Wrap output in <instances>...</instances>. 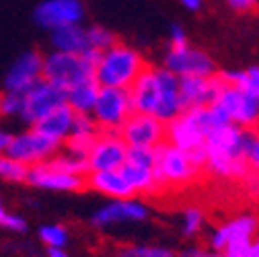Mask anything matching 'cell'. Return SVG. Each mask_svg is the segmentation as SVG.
Returning a JSON list of instances; mask_svg holds the SVG:
<instances>
[{
	"instance_id": "1",
	"label": "cell",
	"mask_w": 259,
	"mask_h": 257,
	"mask_svg": "<svg viewBox=\"0 0 259 257\" xmlns=\"http://www.w3.org/2000/svg\"><path fill=\"white\" fill-rule=\"evenodd\" d=\"M229 123L212 105L208 107H187L181 115L167 123L165 140L185 152L204 146L208 134L218 125Z\"/></svg>"
},
{
	"instance_id": "2",
	"label": "cell",
	"mask_w": 259,
	"mask_h": 257,
	"mask_svg": "<svg viewBox=\"0 0 259 257\" xmlns=\"http://www.w3.org/2000/svg\"><path fill=\"white\" fill-rule=\"evenodd\" d=\"M146 68L142 56L125 44H115L101 52L95 64V80L99 87L109 89H130L136 76Z\"/></svg>"
},
{
	"instance_id": "3",
	"label": "cell",
	"mask_w": 259,
	"mask_h": 257,
	"mask_svg": "<svg viewBox=\"0 0 259 257\" xmlns=\"http://www.w3.org/2000/svg\"><path fill=\"white\" fill-rule=\"evenodd\" d=\"M101 52L87 50L82 54H66V52H48L44 56V78L56 87L70 89L76 82L87 78H95V64Z\"/></svg>"
},
{
	"instance_id": "4",
	"label": "cell",
	"mask_w": 259,
	"mask_h": 257,
	"mask_svg": "<svg viewBox=\"0 0 259 257\" xmlns=\"http://www.w3.org/2000/svg\"><path fill=\"white\" fill-rule=\"evenodd\" d=\"M200 167L191 163V158L185 150L169 144L167 140L154 146V183L158 187V194L165 187H181L191 183L200 175Z\"/></svg>"
},
{
	"instance_id": "5",
	"label": "cell",
	"mask_w": 259,
	"mask_h": 257,
	"mask_svg": "<svg viewBox=\"0 0 259 257\" xmlns=\"http://www.w3.org/2000/svg\"><path fill=\"white\" fill-rule=\"evenodd\" d=\"M60 148H62L60 142H56L50 136H46L44 132H39L35 125H25L23 130L13 132L11 142L5 152L9 156H13L15 160H19V163L33 167V165H39L44 160L52 158Z\"/></svg>"
},
{
	"instance_id": "6",
	"label": "cell",
	"mask_w": 259,
	"mask_h": 257,
	"mask_svg": "<svg viewBox=\"0 0 259 257\" xmlns=\"http://www.w3.org/2000/svg\"><path fill=\"white\" fill-rule=\"evenodd\" d=\"M132 103H130L127 89H109L101 87L97 95L95 107L91 117L95 119L101 132H119L123 121L132 115Z\"/></svg>"
},
{
	"instance_id": "7",
	"label": "cell",
	"mask_w": 259,
	"mask_h": 257,
	"mask_svg": "<svg viewBox=\"0 0 259 257\" xmlns=\"http://www.w3.org/2000/svg\"><path fill=\"white\" fill-rule=\"evenodd\" d=\"M62 105H66V89L56 87L50 80L41 78L23 95L19 121L23 125H35L41 117H46Z\"/></svg>"
},
{
	"instance_id": "8",
	"label": "cell",
	"mask_w": 259,
	"mask_h": 257,
	"mask_svg": "<svg viewBox=\"0 0 259 257\" xmlns=\"http://www.w3.org/2000/svg\"><path fill=\"white\" fill-rule=\"evenodd\" d=\"M212 107L229 123H237L241 127H247V130L259 123V99L251 97L249 93L239 87L224 84Z\"/></svg>"
},
{
	"instance_id": "9",
	"label": "cell",
	"mask_w": 259,
	"mask_h": 257,
	"mask_svg": "<svg viewBox=\"0 0 259 257\" xmlns=\"http://www.w3.org/2000/svg\"><path fill=\"white\" fill-rule=\"evenodd\" d=\"M167 123L146 113H132L119 127V136L130 148H154L165 142Z\"/></svg>"
},
{
	"instance_id": "10",
	"label": "cell",
	"mask_w": 259,
	"mask_h": 257,
	"mask_svg": "<svg viewBox=\"0 0 259 257\" xmlns=\"http://www.w3.org/2000/svg\"><path fill=\"white\" fill-rule=\"evenodd\" d=\"M125 156H127V144L121 140L119 132H99L87 156L89 173L117 171L125 163Z\"/></svg>"
},
{
	"instance_id": "11",
	"label": "cell",
	"mask_w": 259,
	"mask_h": 257,
	"mask_svg": "<svg viewBox=\"0 0 259 257\" xmlns=\"http://www.w3.org/2000/svg\"><path fill=\"white\" fill-rule=\"evenodd\" d=\"M41 78H44V54L29 50L21 54L9 66L7 76H5V91L25 95Z\"/></svg>"
},
{
	"instance_id": "12",
	"label": "cell",
	"mask_w": 259,
	"mask_h": 257,
	"mask_svg": "<svg viewBox=\"0 0 259 257\" xmlns=\"http://www.w3.org/2000/svg\"><path fill=\"white\" fill-rule=\"evenodd\" d=\"M165 68L173 72L175 76H212L216 74V64L214 60L198 50V48H179V50H169L165 56Z\"/></svg>"
},
{
	"instance_id": "13",
	"label": "cell",
	"mask_w": 259,
	"mask_h": 257,
	"mask_svg": "<svg viewBox=\"0 0 259 257\" xmlns=\"http://www.w3.org/2000/svg\"><path fill=\"white\" fill-rule=\"evenodd\" d=\"M84 9L80 0H44L33 13L35 23L46 31H54L68 25H80Z\"/></svg>"
},
{
	"instance_id": "14",
	"label": "cell",
	"mask_w": 259,
	"mask_h": 257,
	"mask_svg": "<svg viewBox=\"0 0 259 257\" xmlns=\"http://www.w3.org/2000/svg\"><path fill=\"white\" fill-rule=\"evenodd\" d=\"M27 183L33 185L37 189H46V191H80L87 187V177H78V175H70L64 173L60 169H56L54 165H50L48 160L39 165L29 167V175H27Z\"/></svg>"
},
{
	"instance_id": "15",
	"label": "cell",
	"mask_w": 259,
	"mask_h": 257,
	"mask_svg": "<svg viewBox=\"0 0 259 257\" xmlns=\"http://www.w3.org/2000/svg\"><path fill=\"white\" fill-rule=\"evenodd\" d=\"M224 80L220 74L212 76H183L179 78V93H181V101L187 107H208L212 105L220 91L224 89Z\"/></svg>"
},
{
	"instance_id": "16",
	"label": "cell",
	"mask_w": 259,
	"mask_h": 257,
	"mask_svg": "<svg viewBox=\"0 0 259 257\" xmlns=\"http://www.w3.org/2000/svg\"><path fill=\"white\" fill-rule=\"evenodd\" d=\"M154 70H156V82H158V103L152 115L163 123H169L171 119L181 115L185 109L181 101V93H179V76H175L167 68H154Z\"/></svg>"
},
{
	"instance_id": "17",
	"label": "cell",
	"mask_w": 259,
	"mask_h": 257,
	"mask_svg": "<svg viewBox=\"0 0 259 257\" xmlns=\"http://www.w3.org/2000/svg\"><path fill=\"white\" fill-rule=\"evenodd\" d=\"M146 216H148V208L134 198L111 200L109 204L95 210V214L91 216V224L97 229H107L111 224H119V222H138L144 220Z\"/></svg>"
},
{
	"instance_id": "18",
	"label": "cell",
	"mask_w": 259,
	"mask_h": 257,
	"mask_svg": "<svg viewBox=\"0 0 259 257\" xmlns=\"http://www.w3.org/2000/svg\"><path fill=\"white\" fill-rule=\"evenodd\" d=\"M259 227V220L255 214H241L229 222H224L220 224V227L212 233L210 237V249L220 253L229 243L233 241H243V239H253L255 231Z\"/></svg>"
},
{
	"instance_id": "19",
	"label": "cell",
	"mask_w": 259,
	"mask_h": 257,
	"mask_svg": "<svg viewBox=\"0 0 259 257\" xmlns=\"http://www.w3.org/2000/svg\"><path fill=\"white\" fill-rule=\"evenodd\" d=\"M130 93V103H132V111L134 113H146L152 115L158 103V82H156V70L146 66L136 80L132 82V87L127 89Z\"/></svg>"
},
{
	"instance_id": "20",
	"label": "cell",
	"mask_w": 259,
	"mask_h": 257,
	"mask_svg": "<svg viewBox=\"0 0 259 257\" xmlns=\"http://www.w3.org/2000/svg\"><path fill=\"white\" fill-rule=\"evenodd\" d=\"M87 187L111 200H127L134 198V189L127 185L123 175L117 171H93L87 175Z\"/></svg>"
},
{
	"instance_id": "21",
	"label": "cell",
	"mask_w": 259,
	"mask_h": 257,
	"mask_svg": "<svg viewBox=\"0 0 259 257\" xmlns=\"http://www.w3.org/2000/svg\"><path fill=\"white\" fill-rule=\"evenodd\" d=\"M72 121H74V111L68 105H62V107L54 109L52 113H48L46 117H41L35 123V127L39 132H44L46 136H50L52 140L62 144L72 130Z\"/></svg>"
},
{
	"instance_id": "22",
	"label": "cell",
	"mask_w": 259,
	"mask_h": 257,
	"mask_svg": "<svg viewBox=\"0 0 259 257\" xmlns=\"http://www.w3.org/2000/svg\"><path fill=\"white\" fill-rule=\"evenodd\" d=\"M50 44L56 52H66V54H82L89 50L87 31L80 25H68L50 31Z\"/></svg>"
},
{
	"instance_id": "23",
	"label": "cell",
	"mask_w": 259,
	"mask_h": 257,
	"mask_svg": "<svg viewBox=\"0 0 259 257\" xmlns=\"http://www.w3.org/2000/svg\"><path fill=\"white\" fill-rule=\"evenodd\" d=\"M99 82L95 78H87L82 82H76L74 87L66 89V105L80 115H91L97 95H99Z\"/></svg>"
},
{
	"instance_id": "24",
	"label": "cell",
	"mask_w": 259,
	"mask_h": 257,
	"mask_svg": "<svg viewBox=\"0 0 259 257\" xmlns=\"http://www.w3.org/2000/svg\"><path fill=\"white\" fill-rule=\"evenodd\" d=\"M119 173L123 175L127 185L134 189V194H144V196L158 194V187L154 183L152 169L140 167V165H134V163H130V160H125V163L119 167Z\"/></svg>"
},
{
	"instance_id": "25",
	"label": "cell",
	"mask_w": 259,
	"mask_h": 257,
	"mask_svg": "<svg viewBox=\"0 0 259 257\" xmlns=\"http://www.w3.org/2000/svg\"><path fill=\"white\" fill-rule=\"evenodd\" d=\"M48 163L54 165L56 169L64 171V173H70V175H78V177H87V175H89L87 158L72 156V154L64 152V150H58L52 158H48Z\"/></svg>"
},
{
	"instance_id": "26",
	"label": "cell",
	"mask_w": 259,
	"mask_h": 257,
	"mask_svg": "<svg viewBox=\"0 0 259 257\" xmlns=\"http://www.w3.org/2000/svg\"><path fill=\"white\" fill-rule=\"evenodd\" d=\"M29 167L15 160L7 152L0 154V179L7 183H27Z\"/></svg>"
},
{
	"instance_id": "27",
	"label": "cell",
	"mask_w": 259,
	"mask_h": 257,
	"mask_svg": "<svg viewBox=\"0 0 259 257\" xmlns=\"http://www.w3.org/2000/svg\"><path fill=\"white\" fill-rule=\"evenodd\" d=\"M87 31V41H89V48L91 50H97V52H105L109 50L111 46L117 44V37L111 29L103 27V25H91Z\"/></svg>"
},
{
	"instance_id": "28",
	"label": "cell",
	"mask_w": 259,
	"mask_h": 257,
	"mask_svg": "<svg viewBox=\"0 0 259 257\" xmlns=\"http://www.w3.org/2000/svg\"><path fill=\"white\" fill-rule=\"evenodd\" d=\"M39 239L50 249H64L68 245V231L62 224H44L39 229Z\"/></svg>"
},
{
	"instance_id": "29",
	"label": "cell",
	"mask_w": 259,
	"mask_h": 257,
	"mask_svg": "<svg viewBox=\"0 0 259 257\" xmlns=\"http://www.w3.org/2000/svg\"><path fill=\"white\" fill-rule=\"evenodd\" d=\"M21 105H23V95L5 91L3 95H0V119H3V121H13V119H17V121H19Z\"/></svg>"
},
{
	"instance_id": "30",
	"label": "cell",
	"mask_w": 259,
	"mask_h": 257,
	"mask_svg": "<svg viewBox=\"0 0 259 257\" xmlns=\"http://www.w3.org/2000/svg\"><path fill=\"white\" fill-rule=\"evenodd\" d=\"M119 257H175V251L158 245H132L123 249Z\"/></svg>"
},
{
	"instance_id": "31",
	"label": "cell",
	"mask_w": 259,
	"mask_h": 257,
	"mask_svg": "<svg viewBox=\"0 0 259 257\" xmlns=\"http://www.w3.org/2000/svg\"><path fill=\"white\" fill-rule=\"evenodd\" d=\"M202 224H204V214H202V210H198V208H187V210L183 212L181 229H183V235H185V237L198 235L200 229H202Z\"/></svg>"
},
{
	"instance_id": "32",
	"label": "cell",
	"mask_w": 259,
	"mask_h": 257,
	"mask_svg": "<svg viewBox=\"0 0 259 257\" xmlns=\"http://www.w3.org/2000/svg\"><path fill=\"white\" fill-rule=\"evenodd\" d=\"M125 160H130V163H134V165H140V167L152 169L154 167V148H130L127 146Z\"/></svg>"
},
{
	"instance_id": "33",
	"label": "cell",
	"mask_w": 259,
	"mask_h": 257,
	"mask_svg": "<svg viewBox=\"0 0 259 257\" xmlns=\"http://www.w3.org/2000/svg\"><path fill=\"white\" fill-rule=\"evenodd\" d=\"M245 93H249L251 97L259 99V66L255 68H249L243 72V80H241V87Z\"/></svg>"
},
{
	"instance_id": "34",
	"label": "cell",
	"mask_w": 259,
	"mask_h": 257,
	"mask_svg": "<svg viewBox=\"0 0 259 257\" xmlns=\"http://www.w3.org/2000/svg\"><path fill=\"white\" fill-rule=\"evenodd\" d=\"M251 241L253 239H243V241H233L226 245L220 253V257H249V251H251Z\"/></svg>"
},
{
	"instance_id": "35",
	"label": "cell",
	"mask_w": 259,
	"mask_h": 257,
	"mask_svg": "<svg viewBox=\"0 0 259 257\" xmlns=\"http://www.w3.org/2000/svg\"><path fill=\"white\" fill-rule=\"evenodd\" d=\"M247 163H249L251 171L259 175V132L251 134V142L247 148Z\"/></svg>"
},
{
	"instance_id": "36",
	"label": "cell",
	"mask_w": 259,
	"mask_h": 257,
	"mask_svg": "<svg viewBox=\"0 0 259 257\" xmlns=\"http://www.w3.org/2000/svg\"><path fill=\"white\" fill-rule=\"evenodd\" d=\"M5 229L11 231V233H25L27 231V220L21 216V214H9L7 222H5Z\"/></svg>"
},
{
	"instance_id": "37",
	"label": "cell",
	"mask_w": 259,
	"mask_h": 257,
	"mask_svg": "<svg viewBox=\"0 0 259 257\" xmlns=\"http://www.w3.org/2000/svg\"><path fill=\"white\" fill-rule=\"evenodd\" d=\"M185 46H187L185 31L179 25H173L171 27V50H179V48H185Z\"/></svg>"
},
{
	"instance_id": "38",
	"label": "cell",
	"mask_w": 259,
	"mask_h": 257,
	"mask_svg": "<svg viewBox=\"0 0 259 257\" xmlns=\"http://www.w3.org/2000/svg\"><path fill=\"white\" fill-rule=\"evenodd\" d=\"M179 257H220V255L216 251H208V249H200V247H189Z\"/></svg>"
},
{
	"instance_id": "39",
	"label": "cell",
	"mask_w": 259,
	"mask_h": 257,
	"mask_svg": "<svg viewBox=\"0 0 259 257\" xmlns=\"http://www.w3.org/2000/svg\"><path fill=\"white\" fill-rule=\"evenodd\" d=\"M226 3H229V7L237 13H247L257 5V0H226Z\"/></svg>"
},
{
	"instance_id": "40",
	"label": "cell",
	"mask_w": 259,
	"mask_h": 257,
	"mask_svg": "<svg viewBox=\"0 0 259 257\" xmlns=\"http://www.w3.org/2000/svg\"><path fill=\"white\" fill-rule=\"evenodd\" d=\"M11 136H13V130H11V127L3 119H0V154L7 150V146L11 142Z\"/></svg>"
},
{
	"instance_id": "41",
	"label": "cell",
	"mask_w": 259,
	"mask_h": 257,
	"mask_svg": "<svg viewBox=\"0 0 259 257\" xmlns=\"http://www.w3.org/2000/svg\"><path fill=\"white\" fill-rule=\"evenodd\" d=\"M179 3H181L187 11H200L202 5H204V0H179Z\"/></svg>"
},
{
	"instance_id": "42",
	"label": "cell",
	"mask_w": 259,
	"mask_h": 257,
	"mask_svg": "<svg viewBox=\"0 0 259 257\" xmlns=\"http://www.w3.org/2000/svg\"><path fill=\"white\" fill-rule=\"evenodd\" d=\"M9 210H7V206L3 204V200H0V227H3L5 229V222H7V218H9Z\"/></svg>"
},
{
	"instance_id": "43",
	"label": "cell",
	"mask_w": 259,
	"mask_h": 257,
	"mask_svg": "<svg viewBox=\"0 0 259 257\" xmlns=\"http://www.w3.org/2000/svg\"><path fill=\"white\" fill-rule=\"evenodd\" d=\"M249 257H259V239L251 241V251H249Z\"/></svg>"
},
{
	"instance_id": "44",
	"label": "cell",
	"mask_w": 259,
	"mask_h": 257,
	"mask_svg": "<svg viewBox=\"0 0 259 257\" xmlns=\"http://www.w3.org/2000/svg\"><path fill=\"white\" fill-rule=\"evenodd\" d=\"M50 257H70L64 249H50Z\"/></svg>"
}]
</instances>
